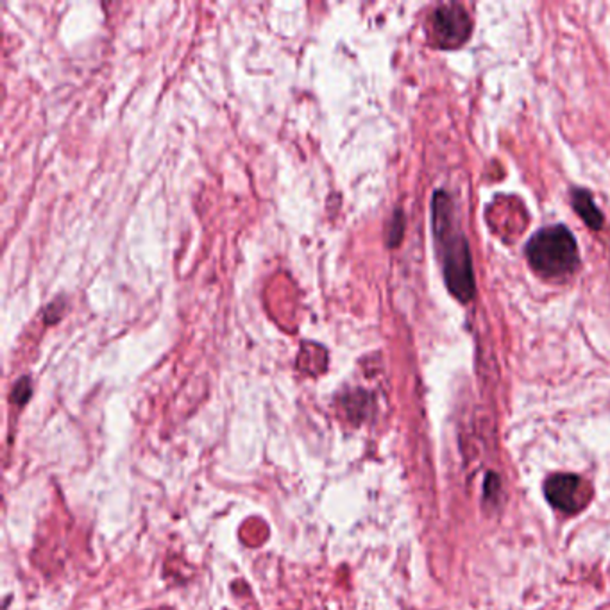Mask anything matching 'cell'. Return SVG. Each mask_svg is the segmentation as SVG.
Wrapping results in <instances>:
<instances>
[{
  "mask_svg": "<svg viewBox=\"0 0 610 610\" xmlns=\"http://www.w3.org/2000/svg\"><path fill=\"white\" fill-rule=\"evenodd\" d=\"M433 225L438 242V254L444 267V276L449 290L460 299L469 301L474 296V276L467 240L458 229L453 206L444 192L435 194Z\"/></svg>",
  "mask_w": 610,
  "mask_h": 610,
  "instance_id": "obj_1",
  "label": "cell"
},
{
  "mask_svg": "<svg viewBox=\"0 0 610 610\" xmlns=\"http://www.w3.org/2000/svg\"><path fill=\"white\" fill-rule=\"evenodd\" d=\"M534 270L546 278H562L579 267V247L571 231L564 225L544 227L526 247Z\"/></svg>",
  "mask_w": 610,
  "mask_h": 610,
  "instance_id": "obj_2",
  "label": "cell"
},
{
  "mask_svg": "<svg viewBox=\"0 0 610 610\" xmlns=\"http://www.w3.org/2000/svg\"><path fill=\"white\" fill-rule=\"evenodd\" d=\"M431 32L438 47H458L471 34V18L458 4L440 5L431 18Z\"/></svg>",
  "mask_w": 610,
  "mask_h": 610,
  "instance_id": "obj_3",
  "label": "cell"
},
{
  "mask_svg": "<svg viewBox=\"0 0 610 610\" xmlns=\"http://www.w3.org/2000/svg\"><path fill=\"white\" fill-rule=\"evenodd\" d=\"M548 501L568 514H575L586 507L591 494L584 480L577 474H553L544 485Z\"/></svg>",
  "mask_w": 610,
  "mask_h": 610,
  "instance_id": "obj_4",
  "label": "cell"
},
{
  "mask_svg": "<svg viewBox=\"0 0 610 610\" xmlns=\"http://www.w3.org/2000/svg\"><path fill=\"white\" fill-rule=\"evenodd\" d=\"M573 206L579 211V215L586 220V224H589L595 229H600L604 224V217L600 213V209L597 208V204L593 201L591 194L586 190H575L573 192Z\"/></svg>",
  "mask_w": 610,
  "mask_h": 610,
  "instance_id": "obj_5",
  "label": "cell"
},
{
  "mask_svg": "<svg viewBox=\"0 0 610 610\" xmlns=\"http://www.w3.org/2000/svg\"><path fill=\"white\" fill-rule=\"evenodd\" d=\"M31 398V380L29 378H22L13 391V402L18 405H23L27 400Z\"/></svg>",
  "mask_w": 610,
  "mask_h": 610,
  "instance_id": "obj_6",
  "label": "cell"
},
{
  "mask_svg": "<svg viewBox=\"0 0 610 610\" xmlns=\"http://www.w3.org/2000/svg\"><path fill=\"white\" fill-rule=\"evenodd\" d=\"M63 306H65V303L63 301H54V303H50L49 306H47V310H45V323L47 324H52V323H56L59 317H61V314H63Z\"/></svg>",
  "mask_w": 610,
  "mask_h": 610,
  "instance_id": "obj_7",
  "label": "cell"
}]
</instances>
